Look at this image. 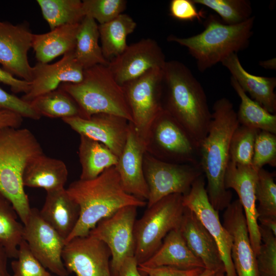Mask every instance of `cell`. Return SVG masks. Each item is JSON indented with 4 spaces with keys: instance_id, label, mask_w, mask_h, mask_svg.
Listing matches in <instances>:
<instances>
[{
    "instance_id": "1",
    "label": "cell",
    "mask_w": 276,
    "mask_h": 276,
    "mask_svg": "<svg viewBox=\"0 0 276 276\" xmlns=\"http://www.w3.org/2000/svg\"><path fill=\"white\" fill-rule=\"evenodd\" d=\"M208 133L199 146V165L206 179L209 201L217 211L231 202L232 192L226 189L224 177L229 159L232 135L239 126L237 112L226 98L216 101Z\"/></svg>"
},
{
    "instance_id": "2",
    "label": "cell",
    "mask_w": 276,
    "mask_h": 276,
    "mask_svg": "<svg viewBox=\"0 0 276 276\" xmlns=\"http://www.w3.org/2000/svg\"><path fill=\"white\" fill-rule=\"evenodd\" d=\"M163 107L200 146L212 119L205 91L190 70L176 60L163 70Z\"/></svg>"
},
{
    "instance_id": "3",
    "label": "cell",
    "mask_w": 276,
    "mask_h": 276,
    "mask_svg": "<svg viewBox=\"0 0 276 276\" xmlns=\"http://www.w3.org/2000/svg\"><path fill=\"white\" fill-rule=\"evenodd\" d=\"M66 191L80 209L78 222L65 243L85 236L102 219L126 206L142 207L147 202L126 192L115 166L90 180L78 179Z\"/></svg>"
},
{
    "instance_id": "4",
    "label": "cell",
    "mask_w": 276,
    "mask_h": 276,
    "mask_svg": "<svg viewBox=\"0 0 276 276\" xmlns=\"http://www.w3.org/2000/svg\"><path fill=\"white\" fill-rule=\"evenodd\" d=\"M43 153L40 144L28 129L0 128V195L11 203L23 224L31 209L23 173L30 161Z\"/></svg>"
},
{
    "instance_id": "5",
    "label": "cell",
    "mask_w": 276,
    "mask_h": 276,
    "mask_svg": "<svg viewBox=\"0 0 276 276\" xmlns=\"http://www.w3.org/2000/svg\"><path fill=\"white\" fill-rule=\"evenodd\" d=\"M255 19L252 16L242 23L230 25L210 14L200 33L184 38L171 35L167 40L186 47L196 60L198 70L203 72L247 47Z\"/></svg>"
},
{
    "instance_id": "6",
    "label": "cell",
    "mask_w": 276,
    "mask_h": 276,
    "mask_svg": "<svg viewBox=\"0 0 276 276\" xmlns=\"http://www.w3.org/2000/svg\"><path fill=\"white\" fill-rule=\"evenodd\" d=\"M58 87L76 102L82 118L108 113L132 122L123 88L115 80L107 65L98 64L85 69L81 82L63 83Z\"/></svg>"
},
{
    "instance_id": "7",
    "label": "cell",
    "mask_w": 276,
    "mask_h": 276,
    "mask_svg": "<svg viewBox=\"0 0 276 276\" xmlns=\"http://www.w3.org/2000/svg\"><path fill=\"white\" fill-rule=\"evenodd\" d=\"M183 195H168L150 207L134 226V256L139 264L147 261L158 249L165 236L178 228L185 211Z\"/></svg>"
},
{
    "instance_id": "8",
    "label": "cell",
    "mask_w": 276,
    "mask_h": 276,
    "mask_svg": "<svg viewBox=\"0 0 276 276\" xmlns=\"http://www.w3.org/2000/svg\"><path fill=\"white\" fill-rule=\"evenodd\" d=\"M199 144L167 111L154 121L147 152L154 157L171 163L199 165Z\"/></svg>"
},
{
    "instance_id": "9",
    "label": "cell",
    "mask_w": 276,
    "mask_h": 276,
    "mask_svg": "<svg viewBox=\"0 0 276 276\" xmlns=\"http://www.w3.org/2000/svg\"><path fill=\"white\" fill-rule=\"evenodd\" d=\"M163 70H149L122 86L132 118L131 123L147 146L152 124L164 110Z\"/></svg>"
},
{
    "instance_id": "10",
    "label": "cell",
    "mask_w": 276,
    "mask_h": 276,
    "mask_svg": "<svg viewBox=\"0 0 276 276\" xmlns=\"http://www.w3.org/2000/svg\"><path fill=\"white\" fill-rule=\"evenodd\" d=\"M143 170L149 190L147 208L168 195H186L203 174L199 165L166 162L147 151L144 156Z\"/></svg>"
},
{
    "instance_id": "11",
    "label": "cell",
    "mask_w": 276,
    "mask_h": 276,
    "mask_svg": "<svg viewBox=\"0 0 276 276\" xmlns=\"http://www.w3.org/2000/svg\"><path fill=\"white\" fill-rule=\"evenodd\" d=\"M137 208L133 205L121 208L100 221L88 234L103 242L109 248L112 276H118L124 261L129 257L134 256L133 230Z\"/></svg>"
},
{
    "instance_id": "12",
    "label": "cell",
    "mask_w": 276,
    "mask_h": 276,
    "mask_svg": "<svg viewBox=\"0 0 276 276\" xmlns=\"http://www.w3.org/2000/svg\"><path fill=\"white\" fill-rule=\"evenodd\" d=\"M24 226L23 239L42 265L57 276H68L62 259L65 239L42 219L38 209L31 208Z\"/></svg>"
},
{
    "instance_id": "13",
    "label": "cell",
    "mask_w": 276,
    "mask_h": 276,
    "mask_svg": "<svg viewBox=\"0 0 276 276\" xmlns=\"http://www.w3.org/2000/svg\"><path fill=\"white\" fill-rule=\"evenodd\" d=\"M183 205L192 211L215 240L225 268L226 276H237L231 257L232 238L221 224L218 211L210 203L203 174L193 183L189 192L183 195Z\"/></svg>"
},
{
    "instance_id": "14",
    "label": "cell",
    "mask_w": 276,
    "mask_h": 276,
    "mask_svg": "<svg viewBox=\"0 0 276 276\" xmlns=\"http://www.w3.org/2000/svg\"><path fill=\"white\" fill-rule=\"evenodd\" d=\"M110 257L108 246L89 235L66 243L62 254L66 270L75 276H112Z\"/></svg>"
},
{
    "instance_id": "15",
    "label": "cell",
    "mask_w": 276,
    "mask_h": 276,
    "mask_svg": "<svg viewBox=\"0 0 276 276\" xmlns=\"http://www.w3.org/2000/svg\"><path fill=\"white\" fill-rule=\"evenodd\" d=\"M166 61L158 43L151 38H144L128 45L122 53L109 61L107 66L122 86L149 70L163 68Z\"/></svg>"
},
{
    "instance_id": "16",
    "label": "cell",
    "mask_w": 276,
    "mask_h": 276,
    "mask_svg": "<svg viewBox=\"0 0 276 276\" xmlns=\"http://www.w3.org/2000/svg\"><path fill=\"white\" fill-rule=\"evenodd\" d=\"M32 33L27 22L13 25L0 20V64L13 76L31 82L32 66L28 54L32 48Z\"/></svg>"
},
{
    "instance_id": "17",
    "label": "cell",
    "mask_w": 276,
    "mask_h": 276,
    "mask_svg": "<svg viewBox=\"0 0 276 276\" xmlns=\"http://www.w3.org/2000/svg\"><path fill=\"white\" fill-rule=\"evenodd\" d=\"M62 120L79 135H85L106 146L118 157L126 142L129 122L108 113H97L88 118H65Z\"/></svg>"
},
{
    "instance_id": "18",
    "label": "cell",
    "mask_w": 276,
    "mask_h": 276,
    "mask_svg": "<svg viewBox=\"0 0 276 276\" xmlns=\"http://www.w3.org/2000/svg\"><path fill=\"white\" fill-rule=\"evenodd\" d=\"M258 171L251 166L241 165L230 160L224 177L226 189L234 190L239 196L256 256L259 253L261 243L255 196Z\"/></svg>"
},
{
    "instance_id": "19",
    "label": "cell",
    "mask_w": 276,
    "mask_h": 276,
    "mask_svg": "<svg viewBox=\"0 0 276 276\" xmlns=\"http://www.w3.org/2000/svg\"><path fill=\"white\" fill-rule=\"evenodd\" d=\"M223 218V225L232 238L231 257L237 276H258L256 255L239 199L230 203L225 209Z\"/></svg>"
},
{
    "instance_id": "20",
    "label": "cell",
    "mask_w": 276,
    "mask_h": 276,
    "mask_svg": "<svg viewBox=\"0 0 276 276\" xmlns=\"http://www.w3.org/2000/svg\"><path fill=\"white\" fill-rule=\"evenodd\" d=\"M74 52L63 55L54 63L37 62L32 66L30 89L21 99L29 103L39 96L57 89L61 83L81 82L84 70L75 58Z\"/></svg>"
},
{
    "instance_id": "21",
    "label": "cell",
    "mask_w": 276,
    "mask_h": 276,
    "mask_svg": "<svg viewBox=\"0 0 276 276\" xmlns=\"http://www.w3.org/2000/svg\"><path fill=\"white\" fill-rule=\"evenodd\" d=\"M147 147L129 122L126 142L115 166L125 191L145 201L147 200L149 195L143 170Z\"/></svg>"
},
{
    "instance_id": "22",
    "label": "cell",
    "mask_w": 276,
    "mask_h": 276,
    "mask_svg": "<svg viewBox=\"0 0 276 276\" xmlns=\"http://www.w3.org/2000/svg\"><path fill=\"white\" fill-rule=\"evenodd\" d=\"M179 228L187 246L201 261L204 269L218 273H225L224 264L215 240L196 214L186 207Z\"/></svg>"
},
{
    "instance_id": "23",
    "label": "cell",
    "mask_w": 276,
    "mask_h": 276,
    "mask_svg": "<svg viewBox=\"0 0 276 276\" xmlns=\"http://www.w3.org/2000/svg\"><path fill=\"white\" fill-rule=\"evenodd\" d=\"M250 98L270 113L276 112V78L256 76L247 72L242 66L237 53H233L221 62Z\"/></svg>"
},
{
    "instance_id": "24",
    "label": "cell",
    "mask_w": 276,
    "mask_h": 276,
    "mask_svg": "<svg viewBox=\"0 0 276 276\" xmlns=\"http://www.w3.org/2000/svg\"><path fill=\"white\" fill-rule=\"evenodd\" d=\"M46 192L40 215L65 242L78 222L79 207L64 188Z\"/></svg>"
},
{
    "instance_id": "25",
    "label": "cell",
    "mask_w": 276,
    "mask_h": 276,
    "mask_svg": "<svg viewBox=\"0 0 276 276\" xmlns=\"http://www.w3.org/2000/svg\"><path fill=\"white\" fill-rule=\"evenodd\" d=\"M179 228L169 232L154 254L139 265L147 267L168 266L182 270L204 268L201 261L187 246Z\"/></svg>"
},
{
    "instance_id": "26",
    "label": "cell",
    "mask_w": 276,
    "mask_h": 276,
    "mask_svg": "<svg viewBox=\"0 0 276 276\" xmlns=\"http://www.w3.org/2000/svg\"><path fill=\"white\" fill-rule=\"evenodd\" d=\"M67 177L68 170L62 160L43 153L28 164L22 182L24 187L42 188L49 192L64 188Z\"/></svg>"
},
{
    "instance_id": "27",
    "label": "cell",
    "mask_w": 276,
    "mask_h": 276,
    "mask_svg": "<svg viewBox=\"0 0 276 276\" xmlns=\"http://www.w3.org/2000/svg\"><path fill=\"white\" fill-rule=\"evenodd\" d=\"M80 23L61 26L46 33L33 34L32 48L38 62L48 63L60 55L74 51Z\"/></svg>"
},
{
    "instance_id": "28",
    "label": "cell",
    "mask_w": 276,
    "mask_h": 276,
    "mask_svg": "<svg viewBox=\"0 0 276 276\" xmlns=\"http://www.w3.org/2000/svg\"><path fill=\"white\" fill-rule=\"evenodd\" d=\"M78 155L81 166L80 179L95 178L105 170L116 166L118 157L102 143L80 135Z\"/></svg>"
},
{
    "instance_id": "29",
    "label": "cell",
    "mask_w": 276,
    "mask_h": 276,
    "mask_svg": "<svg viewBox=\"0 0 276 276\" xmlns=\"http://www.w3.org/2000/svg\"><path fill=\"white\" fill-rule=\"evenodd\" d=\"M98 25L92 17L85 16L80 23L74 50L77 61L85 69L96 65H108L99 44Z\"/></svg>"
},
{
    "instance_id": "30",
    "label": "cell",
    "mask_w": 276,
    "mask_h": 276,
    "mask_svg": "<svg viewBox=\"0 0 276 276\" xmlns=\"http://www.w3.org/2000/svg\"><path fill=\"white\" fill-rule=\"evenodd\" d=\"M136 27L133 19L123 13L108 22L98 25L101 48L107 60L109 61V59H112L125 50L128 46L127 37Z\"/></svg>"
},
{
    "instance_id": "31",
    "label": "cell",
    "mask_w": 276,
    "mask_h": 276,
    "mask_svg": "<svg viewBox=\"0 0 276 276\" xmlns=\"http://www.w3.org/2000/svg\"><path fill=\"white\" fill-rule=\"evenodd\" d=\"M231 83L241 101L237 112L239 124L276 134L275 114L270 113L251 99L232 77Z\"/></svg>"
},
{
    "instance_id": "32",
    "label": "cell",
    "mask_w": 276,
    "mask_h": 276,
    "mask_svg": "<svg viewBox=\"0 0 276 276\" xmlns=\"http://www.w3.org/2000/svg\"><path fill=\"white\" fill-rule=\"evenodd\" d=\"M29 103L41 117L61 119L75 117L82 118L81 110L76 102L59 87L35 98Z\"/></svg>"
},
{
    "instance_id": "33",
    "label": "cell",
    "mask_w": 276,
    "mask_h": 276,
    "mask_svg": "<svg viewBox=\"0 0 276 276\" xmlns=\"http://www.w3.org/2000/svg\"><path fill=\"white\" fill-rule=\"evenodd\" d=\"M11 203L0 195V245L9 258L15 259L24 240V226Z\"/></svg>"
},
{
    "instance_id": "34",
    "label": "cell",
    "mask_w": 276,
    "mask_h": 276,
    "mask_svg": "<svg viewBox=\"0 0 276 276\" xmlns=\"http://www.w3.org/2000/svg\"><path fill=\"white\" fill-rule=\"evenodd\" d=\"M42 16L51 30L80 23L85 17L80 0H37Z\"/></svg>"
},
{
    "instance_id": "35",
    "label": "cell",
    "mask_w": 276,
    "mask_h": 276,
    "mask_svg": "<svg viewBox=\"0 0 276 276\" xmlns=\"http://www.w3.org/2000/svg\"><path fill=\"white\" fill-rule=\"evenodd\" d=\"M194 4L205 6L217 14L226 25L242 23L250 17L252 12L248 0H192Z\"/></svg>"
},
{
    "instance_id": "36",
    "label": "cell",
    "mask_w": 276,
    "mask_h": 276,
    "mask_svg": "<svg viewBox=\"0 0 276 276\" xmlns=\"http://www.w3.org/2000/svg\"><path fill=\"white\" fill-rule=\"evenodd\" d=\"M275 174L263 168L258 171L255 187L258 220L276 219V184Z\"/></svg>"
},
{
    "instance_id": "37",
    "label": "cell",
    "mask_w": 276,
    "mask_h": 276,
    "mask_svg": "<svg viewBox=\"0 0 276 276\" xmlns=\"http://www.w3.org/2000/svg\"><path fill=\"white\" fill-rule=\"evenodd\" d=\"M260 131L254 128L239 125L231 140V161L241 165L251 166L255 143Z\"/></svg>"
},
{
    "instance_id": "38",
    "label": "cell",
    "mask_w": 276,
    "mask_h": 276,
    "mask_svg": "<svg viewBox=\"0 0 276 276\" xmlns=\"http://www.w3.org/2000/svg\"><path fill=\"white\" fill-rule=\"evenodd\" d=\"M261 245L256 256L258 276H276V236L259 224Z\"/></svg>"
},
{
    "instance_id": "39",
    "label": "cell",
    "mask_w": 276,
    "mask_h": 276,
    "mask_svg": "<svg viewBox=\"0 0 276 276\" xmlns=\"http://www.w3.org/2000/svg\"><path fill=\"white\" fill-rule=\"evenodd\" d=\"M125 0H84L82 9L84 16H88L99 25L108 22L122 13L126 8Z\"/></svg>"
},
{
    "instance_id": "40",
    "label": "cell",
    "mask_w": 276,
    "mask_h": 276,
    "mask_svg": "<svg viewBox=\"0 0 276 276\" xmlns=\"http://www.w3.org/2000/svg\"><path fill=\"white\" fill-rule=\"evenodd\" d=\"M11 267V276H53L34 256L24 240L19 244Z\"/></svg>"
},
{
    "instance_id": "41",
    "label": "cell",
    "mask_w": 276,
    "mask_h": 276,
    "mask_svg": "<svg viewBox=\"0 0 276 276\" xmlns=\"http://www.w3.org/2000/svg\"><path fill=\"white\" fill-rule=\"evenodd\" d=\"M265 165L276 166V134L260 131L255 143L251 166L258 171Z\"/></svg>"
},
{
    "instance_id": "42",
    "label": "cell",
    "mask_w": 276,
    "mask_h": 276,
    "mask_svg": "<svg viewBox=\"0 0 276 276\" xmlns=\"http://www.w3.org/2000/svg\"><path fill=\"white\" fill-rule=\"evenodd\" d=\"M0 109L16 112L23 118L38 120L41 116L33 108L30 103L0 88Z\"/></svg>"
},
{
    "instance_id": "43",
    "label": "cell",
    "mask_w": 276,
    "mask_h": 276,
    "mask_svg": "<svg viewBox=\"0 0 276 276\" xmlns=\"http://www.w3.org/2000/svg\"><path fill=\"white\" fill-rule=\"evenodd\" d=\"M170 15L174 18L181 21L194 20L201 21L205 18V13L199 11L192 0H172L169 4Z\"/></svg>"
},
{
    "instance_id": "44",
    "label": "cell",
    "mask_w": 276,
    "mask_h": 276,
    "mask_svg": "<svg viewBox=\"0 0 276 276\" xmlns=\"http://www.w3.org/2000/svg\"><path fill=\"white\" fill-rule=\"evenodd\" d=\"M138 269L148 276H198L204 268L182 270L168 266L147 267L139 265Z\"/></svg>"
},
{
    "instance_id": "45",
    "label": "cell",
    "mask_w": 276,
    "mask_h": 276,
    "mask_svg": "<svg viewBox=\"0 0 276 276\" xmlns=\"http://www.w3.org/2000/svg\"><path fill=\"white\" fill-rule=\"evenodd\" d=\"M0 82L10 87L14 93H27L30 88V82L20 80L0 67Z\"/></svg>"
},
{
    "instance_id": "46",
    "label": "cell",
    "mask_w": 276,
    "mask_h": 276,
    "mask_svg": "<svg viewBox=\"0 0 276 276\" xmlns=\"http://www.w3.org/2000/svg\"><path fill=\"white\" fill-rule=\"evenodd\" d=\"M23 118L16 112L6 109H0V128L4 127L19 128Z\"/></svg>"
},
{
    "instance_id": "47",
    "label": "cell",
    "mask_w": 276,
    "mask_h": 276,
    "mask_svg": "<svg viewBox=\"0 0 276 276\" xmlns=\"http://www.w3.org/2000/svg\"><path fill=\"white\" fill-rule=\"evenodd\" d=\"M138 265L134 256L127 258L119 269L118 276H148L139 270Z\"/></svg>"
},
{
    "instance_id": "48",
    "label": "cell",
    "mask_w": 276,
    "mask_h": 276,
    "mask_svg": "<svg viewBox=\"0 0 276 276\" xmlns=\"http://www.w3.org/2000/svg\"><path fill=\"white\" fill-rule=\"evenodd\" d=\"M8 259L5 249L0 245V276H11L8 269Z\"/></svg>"
},
{
    "instance_id": "49",
    "label": "cell",
    "mask_w": 276,
    "mask_h": 276,
    "mask_svg": "<svg viewBox=\"0 0 276 276\" xmlns=\"http://www.w3.org/2000/svg\"><path fill=\"white\" fill-rule=\"evenodd\" d=\"M259 64L266 69L275 70L276 67L275 58L261 61L259 62Z\"/></svg>"
},
{
    "instance_id": "50",
    "label": "cell",
    "mask_w": 276,
    "mask_h": 276,
    "mask_svg": "<svg viewBox=\"0 0 276 276\" xmlns=\"http://www.w3.org/2000/svg\"><path fill=\"white\" fill-rule=\"evenodd\" d=\"M218 274V273L214 271L204 269L202 272L198 276H217Z\"/></svg>"
},
{
    "instance_id": "51",
    "label": "cell",
    "mask_w": 276,
    "mask_h": 276,
    "mask_svg": "<svg viewBox=\"0 0 276 276\" xmlns=\"http://www.w3.org/2000/svg\"><path fill=\"white\" fill-rule=\"evenodd\" d=\"M217 276H225V273H218Z\"/></svg>"
},
{
    "instance_id": "52",
    "label": "cell",
    "mask_w": 276,
    "mask_h": 276,
    "mask_svg": "<svg viewBox=\"0 0 276 276\" xmlns=\"http://www.w3.org/2000/svg\"></svg>"
}]
</instances>
